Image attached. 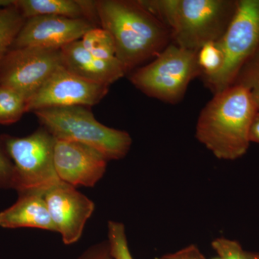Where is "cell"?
Wrapping results in <instances>:
<instances>
[{
	"label": "cell",
	"mask_w": 259,
	"mask_h": 259,
	"mask_svg": "<svg viewBox=\"0 0 259 259\" xmlns=\"http://www.w3.org/2000/svg\"><path fill=\"white\" fill-rule=\"evenodd\" d=\"M76 259H112L107 240L89 247Z\"/></svg>",
	"instance_id": "24"
},
{
	"label": "cell",
	"mask_w": 259,
	"mask_h": 259,
	"mask_svg": "<svg viewBox=\"0 0 259 259\" xmlns=\"http://www.w3.org/2000/svg\"><path fill=\"white\" fill-rule=\"evenodd\" d=\"M197 52L171 42L154 60L136 69L130 78L131 83L148 97L166 103H178L191 81L202 75Z\"/></svg>",
	"instance_id": "6"
},
{
	"label": "cell",
	"mask_w": 259,
	"mask_h": 259,
	"mask_svg": "<svg viewBox=\"0 0 259 259\" xmlns=\"http://www.w3.org/2000/svg\"><path fill=\"white\" fill-rule=\"evenodd\" d=\"M98 28L86 19L37 16L27 19L11 48L35 47L60 50Z\"/></svg>",
	"instance_id": "11"
},
{
	"label": "cell",
	"mask_w": 259,
	"mask_h": 259,
	"mask_svg": "<svg viewBox=\"0 0 259 259\" xmlns=\"http://www.w3.org/2000/svg\"><path fill=\"white\" fill-rule=\"evenodd\" d=\"M25 20L37 16L83 18L78 0H13Z\"/></svg>",
	"instance_id": "15"
},
{
	"label": "cell",
	"mask_w": 259,
	"mask_h": 259,
	"mask_svg": "<svg viewBox=\"0 0 259 259\" xmlns=\"http://www.w3.org/2000/svg\"><path fill=\"white\" fill-rule=\"evenodd\" d=\"M108 161L86 145L56 139L54 166L59 179L68 185L95 187L105 175Z\"/></svg>",
	"instance_id": "12"
},
{
	"label": "cell",
	"mask_w": 259,
	"mask_h": 259,
	"mask_svg": "<svg viewBox=\"0 0 259 259\" xmlns=\"http://www.w3.org/2000/svg\"><path fill=\"white\" fill-rule=\"evenodd\" d=\"M154 259H206L196 245H190L175 253L156 257Z\"/></svg>",
	"instance_id": "25"
},
{
	"label": "cell",
	"mask_w": 259,
	"mask_h": 259,
	"mask_svg": "<svg viewBox=\"0 0 259 259\" xmlns=\"http://www.w3.org/2000/svg\"><path fill=\"white\" fill-rule=\"evenodd\" d=\"M107 242L112 259H134L130 250L123 223L109 221L107 223Z\"/></svg>",
	"instance_id": "21"
},
{
	"label": "cell",
	"mask_w": 259,
	"mask_h": 259,
	"mask_svg": "<svg viewBox=\"0 0 259 259\" xmlns=\"http://www.w3.org/2000/svg\"><path fill=\"white\" fill-rule=\"evenodd\" d=\"M212 248L222 259H248L246 250L234 240L226 238H218L213 240Z\"/></svg>",
	"instance_id": "22"
},
{
	"label": "cell",
	"mask_w": 259,
	"mask_h": 259,
	"mask_svg": "<svg viewBox=\"0 0 259 259\" xmlns=\"http://www.w3.org/2000/svg\"><path fill=\"white\" fill-rule=\"evenodd\" d=\"M233 84L241 85L248 90L259 112V49L241 66Z\"/></svg>",
	"instance_id": "19"
},
{
	"label": "cell",
	"mask_w": 259,
	"mask_h": 259,
	"mask_svg": "<svg viewBox=\"0 0 259 259\" xmlns=\"http://www.w3.org/2000/svg\"><path fill=\"white\" fill-rule=\"evenodd\" d=\"M140 1L169 29L173 44L194 51L222 38L237 8V0Z\"/></svg>",
	"instance_id": "3"
},
{
	"label": "cell",
	"mask_w": 259,
	"mask_h": 259,
	"mask_svg": "<svg viewBox=\"0 0 259 259\" xmlns=\"http://www.w3.org/2000/svg\"><path fill=\"white\" fill-rule=\"evenodd\" d=\"M25 19L14 5L0 9V63L10 50Z\"/></svg>",
	"instance_id": "16"
},
{
	"label": "cell",
	"mask_w": 259,
	"mask_h": 259,
	"mask_svg": "<svg viewBox=\"0 0 259 259\" xmlns=\"http://www.w3.org/2000/svg\"><path fill=\"white\" fill-rule=\"evenodd\" d=\"M221 71L203 79L213 95L231 87L241 66L259 49V0H237L236 13L222 38Z\"/></svg>",
	"instance_id": "7"
},
{
	"label": "cell",
	"mask_w": 259,
	"mask_h": 259,
	"mask_svg": "<svg viewBox=\"0 0 259 259\" xmlns=\"http://www.w3.org/2000/svg\"><path fill=\"white\" fill-rule=\"evenodd\" d=\"M109 87L74 74L61 66L27 102V112L70 106L92 107L99 103Z\"/></svg>",
	"instance_id": "9"
},
{
	"label": "cell",
	"mask_w": 259,
	"mask_h": 259,
	"mask_svg": "<svg viewBox=\"0 0 259 259\" xmlns=\"http://www.w3.org/2000/svg\"><path fill=\"white\" fill-rule=\"evenodd\" d=\"M100 28L111 35L126 73L156 58L172 42L171 32L140 0L96 1Z\"/></svg>",
	"instance_id": "1"
},
{
	"label": "cell",
	"mask_w": 259,
	"mask_h": 259,
	"mask_svg": "<svg viewBox=\"0 0 259 259\" xmlns=\"http://www.w3.org/2000/svg\"><path fill=\"white\" fill-rule=\"evenodd\" d=\"M14 177V165L0 146V190L13 189Z\"/></svg>",
	"instance_id": "23"
},
{
	"label": "cell",
	"mask_w": 259,
	"mask_h": 259,
	"mask_svg": "<svg viewBox=\"0 0 259 259\" xmlns=\"http://www.w3.org/2000/svg\"><path fill=\"white\" fill-rule=\"evenodd\" d=\"M250 142L259 144V112L255 114L249 131Z\"/></svg>",
	"instance_id": "26"
},
{
	"label": "cell",
	"mask_w": 259,
	"mask_h": 259,
	"mask_svg": "<svg viewBox=\"0 0 259 259\" xmlns=\"http://www.w3.org/2000/svg\"><path fill=\"white\" fill-rule=\"evenodd\" d=\"M33 113L56 139L86 145L108 161L122 159L131 149L133 141L128 133L103 125L87 107H52Z\"/></svg>",
	"instance_id": "4"
},
{
	"label": "cell",
	"mask_w": 259,
	"mask_h": 259,
	"mask_svg": "<svg viewBox=\"0 0 259 259\" xmlns=\"http://www.w3.org/2000/svg\"><path fill=\"white\" fill-rule=\"evenodd\" d=\"M212 259H222V258H220V257H217V258H212Z\"/></svg>",
	"instance_id": "28"
},
{
	"label": "cell",
	"mask_w": 259,
	"mask_h": 259,
	"mask_svg": "<svg viewBox=\"0 0 259 259\" xmlns=\"http://www.w3.org/2000/svg\"><path fill=\"white\" fill-rule=\"evenodd\" d=\"M56 139L44 127L25 137L0 136V146L15 168L13 190L47 193L62 181L54 166Z\"/></svg>",
	"instance_id": "5"
},
{
	"label": "cell",
	"mask_w": 259,
	"mask_h": 259,
	"mask_svg": "<svg viewBox=\"0 0 259 259\" xmlns=\"http://www.w3.org/2000/svg\"><path fill=\"white\" fill-rule=\"evenodd\" d=\"M213 95L199 114L196 139L219 159H238L249 148L250 127L258 110L241 85Z\"/></svg>",
	"instance_id": "2"
},
{
	"label": "cell",
	"mask_w": 259,
	"mask_h": 259,
	"mask_svg": "<svg viewBox=\"0 0 259 259\" xmlns=\"http://www.w3.org/2000/svg\"><path fill=\"white\" fill-rule=\"evenodd\" d=\"M61 66V49L10 48L0 63V85L28 100Z\"/></svg>",
	"instance_id": "8"
},
{
	"label": "cell",
	"mask_w": 259,
	"mask_h": 259,
	"mask_svg": "<svg viewBox=\"0 0 259 259\" xmlns=\"http://www.w3.org/2000/svg\"><path fill=\"white\" fill-rule=\"evenodd\" d=\"M61 54L66 69L94 82L109 87L125 76V70L119 60L97 59L85 49L80 40L61 48Z\"/></svg>",
	"instance_id": "13"
},
{
	"label": "cell",
	"mask_w": 259,
	"mask_h": 259,
	"mask_svg": "<svg viewBox=\"0 0 259 259\" xmlns=\"http://www.w3.org/2000/svg\"><path fill=\"white\" fill-rule=\"evenodd\" d=\"M197 61L202 72V80L218 74L224 64V54L219 41L204 44L197 52Z\"/></svg>",
	"instance_id": "20"
},
{
	"label": "cell",
	"mask_w": 259,
	"mask_h": 259,
	"mask_svg": "<svg viewBox=\"0 0 259 259\" xmlns=\"http://www.w3.org/2000/svg\"><path fill=\"white\" fill-rule=\"evenodd\" d=\"M246 252L248 259H259V252Z\"/></svg>",
	"instance_id": "27"
},
{
	"label": "cell",
	"mask_w": 259,
	"mask_h": 259,
	"mask_svg": "<svg viewBox=\"0 0 259 259\" xmlns=\"http://www.w3.org/2000/svg\"><path fill=\"white\" fill-rule=\"evenodd\" d=\"M80 40L85 49L97 59L117 60L115 42L111 35L103 28L98 27L90 30Z\"/></svg>",
	"instance_id": "17"
},
{
	"label": "cell",
	"mask_w": 259,
	"mask_h": 259,
	"mask_svg": "<svg viewBox=\"0 0 259 259\" xmlns=\"http://www.w3.org/2000/svg\"><path fill=\"white\" fill-rule=\"evenodd\" d=\"M46 193L23 192L18 200L0 212V227L7 229L30 228L56 232L51 219Z\"/></svg>",
	"instance_id": "14"
},
{
	"label": "cell",
	"mask_w": 259,
	"mask_h": 259,
	"mask_svg": "<svg viewBox=\"0 0 259 259\" xmlns=\"http://www.w3.org/2000/svg\"><path fill=\"white\" fill-rule=\"evenodd\" d=\"M48 209L56 232L65 245L79 241L85 225L95 209V204L76 187L61 182L45 195Z\"/></svg>",
	"instance_id": "10"
},
{
	"label": "cell",
	"mask_w": 259,
	"mask_h": 259,
	"mask_svg": "<svg viewBox=\"0 0 259 259\" xmlns=\"http://www.w3.org/2000/svg\"><path fill=\"white\" fill-rule=\"evenodd\" d=\"M0 9H1V8H0Z\"/></svg>",
	"instance_id": "29"
},
{
	"label": "cell",
	"mask_w": 259,
	"mask_h": 259,
	"mask_svg": "<svg viewBox=\"0 0 259 259\" xmlns=\"http://www.w3.org/2000/svg\"><path fill=\"white\" fill-rule=\"evenodd\" d=\"M28 100L13 89L0 85V125L18 122L27 112Z\"/></svg>",
	"instance_id": "18"
}]
</instances>
